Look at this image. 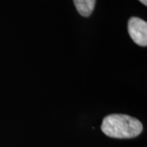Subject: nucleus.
Listing matches in <instances>:
<instances>
[{"label":"nucleus","instance_id":"4","mask_svg":"<svg viewBox=\"0 0 147 147\" xmlns=\"http://www.w3.org/2000/svg\"><path fill=\"white\" fill-rule=\"evenodd\" d=\"M139 1H140L141 3H142L144 5H147V0H139Z\"/></svg>","mask_w":147,"mask_h":147},{"label":"nucleus","instance_id":"3","mask_svg":"<svg viewBox=\"0 0 147 147\" xmlns=\"http://www.w3.org/2000/svg\"><path fill=\"white\" fill-rule=\"evenodd\" d=\"M74 3L79 14L87 17L92 13L96 0H74Z\"/></svg>","mask_w":147,"mask_h":147},{"label":"nucleus","instance_id":"2","mask_svg":"<svg viewBox=\"0 0 147 147\" xmlns=\"http://www.w3.org/2000/svg\"><path fill=\"white\" fill-rule=\"evenodd\" d=\"M128 33L135 43L142 47L147 45V23L138 17H131L127 25Z\"/></svg>","mask_w":147,"mask_h":147},{"label":"nucleus","instance_id":"1","mask_svg":"<svg viewBox=\"0 0 147 147\" xmlns=\"http://www.w3.org/2000/svg\"><path fill=\"white\" fill-rule=\"evenodd\" d=\"M101 130L106 136L119 139L137 137L143 130L142 123L133 117L127 115L113 114L102 121Z\"/></svg>","mask_w":147,"mask_h":147}]
</instances>
